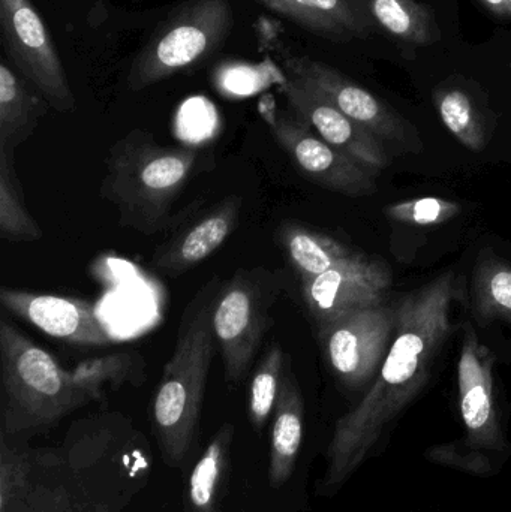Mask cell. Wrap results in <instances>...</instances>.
I'll return each mask as SVG.
<instances>
[{
    "mask_svg": "<svg viewBox=\"0 0 511 512\" xmlns=\"http://www.w3.org/2000/svg\"><path fill=\"white\" fill-rule=\"evenodd\" d=\"M153 463L149 439L119 411L78 418L51 447L0 435V512H123Z\"/></svg>",
    "mask_w": 511,
    "mask_h": 512,
    "instance_id": "1",
    "label": "cell"
},
{
    "mask_svg": "<svg viewBox=\"0 0 511 512\" xmlns=\"http://www.w3.org/2000/svg\"><path fill=\"white\" fill-rule=\"evenodd\" d=\"M456 280L453 271H446L396 304L395 334L389 351L374 384L336 423L318 495L339 492L428 381L435 357L455 328L452 306L458 295Z\"/></svg>",
    "mask_w": 511,
    "mask_h": 512,
    "instance_id": "2",
    "label": "cell"
},
{
    "mask_svg": "<svg viewBox=\"0 0 511 512\" xmlns=\"http://www.w3.org/2000/svg\"><path fill=\"white\" fill-rule=\"evenodd\" d=\"M221 285L213 277L188 304L173 354L150 403V426L167 468L186 469L197 456L201 412L215 355L212 313Z\"/></svg>",
    "mask_w": 511,
    "mask_h": 512,
    "instance_id": "3",
    "label": "cell"
},
{
    "mask_svg": "<svg viewBox=\"0 0 511 512\" xmlns=\"http://www.w3.org/2000/svg\"><path fill=\"white\" fill-rule=\"evenodd\" d=\"M198 150L165 146L150 132L132 129L111 146L99 194L114 206L119 222L140 234L173 224V207L191 180Z\"/></svg>",
    "mask_w": 511,
    "mask_h": 512,
    "instance_id": "4",
    "label": "cell"
},
{
    "mask_svg": "<svg viewBox=\"0 0 511 512\" xmlns=\"http://www.w3.org/2000/svg\"><path fill=\"white\" fill-rule=\"evenodd\" d=\"M92 403L50 352L17 325L0 321V435L30 439L44 435Z\"/></svg>",
    "mask_w": 511,
    "mask_h": 512,
    "instance_id": "5",
    "label": "cell"
},
{
    "mask_svg": "<svg viewBox=\"0 0 511 512\" xmlns=\"http://www.w3.org/2000/svg\"><path fill=\"white\" fill-rule=\"evenodd\" d=\"M495 355L482 345L473 325H465L458 361L459 409L465 438L437 445L426 453L431 462L476 475L497 471L510 456L494 393Z\"/></svg>",
    "mask_w": 511,
    "mask_h": 512,
    "instance_id": "6",
    "label": "cell"
},
{
    "mask_svg": "<svg viewBox=\"0 0 511 512\" xmlns=\"http://www.w3.org/2000/svg\"><path fill=\"white\" fill-rule=\"evenodd\" d=\"M230 0H189L141 48L129 69L128 89L140 92L206 60L233 30Z\"/></svg>",
    "mask_w": 511,
    "mask_h": 512,
    "instance_id": "7",
    "label": "cell"
},
{
    "mask_svg": "<svg viewBox=\"0 0 511 512\" xmlns=\"http://www.w3.org/2000/svg\"><path fill=\"white\" fill-rule=\"evenodd\" d=\"M279 294L278 279L264 268H239L221 286L212 322L221 351L225 382L237 387L245 381L272 327L270 315Z\"/></svg>",
    "mask_w": 511,
    "mask_h": 512,
    "instance_id": "8",
    "label": "cell"
},
{
    "mask_svg": "<svg viewBox=\"0 0 511 512\" xmlns=\"http://www.w3.org/2000/svg\"><path fill=\"white\" fill-rule=\"evenodd\" d=\"M258 114L303 176L348 197L374 194L377 174L330 146L294 111L282 110L272 95L261 96Z\"/></svg>",
    "mask_w": 511,
    "mask_h": 512,
    "instance_id": "9",
    "label": "cell"
},
{
    "mask_svg": "<svg viewBox=\"0 0 511 512\" xmlns=\"http://www.w3.org/2000/svg\"><path fill=\"white\" fill-rule=\"evenodd\" d=\"M0 38L9 62L53 110H75V95L60 54L32 0H0Z\"/></svg>",
    "mask_w": 511,
    "mask_h": 512,
    "instance_id": "10",
    "label": "cell"
},
{
    "mask_svg": "<svg viewBox=\"0 0 511 512\" xmlns=\"http://www.w3.org/2000/svg\"><path fill=\"white\" fill-rule=\"evenodd\" d=\"M396 327V306L354 310L318 330L324 355L348 390H360L377 376Z\"/></svg>",
    "mask_w": 511,
    "mask_h": 512,
    "instance_id": "11",
    "label": "cell"
},
{
    "mask_svg": "<svg viewBox=\"0 0 511 512\" xmlns=\"http://www.w3.org/2000/svg\"><path fill=\"white\" fill-rule=\"evenodd\" d=\"M266 50L275 54L282 71L317 90L330 104L354 122L365 126L375 137L398 143L407 141V122L380 98L345 77L338 69L311 57L293 53L275 36L266 41Z\"/></svg>",
    "mask_w": 511,
    "mask_h": 512,
    "instance_id": "12",
    "label": "cell"
},
{
    "mask_svg": "<svg viewBox=\"0 0 511 512\" xmlns=\"http://www.w3.org/2000/svg\"><path fill=\"white\" fill-rule=\"evenodd\" d=\"M300 282L303 300L320 330L354 310L384 304L392 271L380 259L353 252L326 273Z\"/></svg>",
    "mask_w": 511,
    "mask_h": 512,
    "instance_id": "13",
    "label": "cell"
},
{
    "mask_svg": "<svg viewBox=\"0 0 511 512\" xmlns=\"http://www.w3.org/2000/svg\"><path fill=\"white\" fill-rule=\"evenodd\" d=\"M278 69V68H276ZM278 74V86L291 110L305 120L324 141L378 174L389 167L390 158L380 138L365 126L345 116L335 105L299 78L284 71Z\"/></svg>",
    "mask_w": 511,
    "mask_h": 512,
    "instance_id": "14",
    "label": "cell"
},
{
    "mask_svg": "<svg viewBox=\"0 0 511 512\" xmlns=\"http://www.w3.org/2000/svg\"><path fill=\"white\" fill-rule=\"evenodd\" d=\"M0 303L12 315L62 342L80 346H108L113 342L95 307L87 301L3 286Z\"/></svg>",
    "mask_w": 511,
    "mask_h": 512,
    "instance_id": "15",
    "label": "cell"
},
{
    "mask_svg": "<svg viewBox=\"0 0 511 512\" xmlns=\"http://www.w3.org/2000/svg\"><path fill=\"white\" fill-rule=\"evenodd\" d=\"M242 210L240 195H230L219 201L159 249L153 255L150 267L173 277L188 273L230 239L239 225Z\"/></svg>",
    "mask_w": 511,
    "mask_h": 512,
    "instance_id": "16",
    "label": "cell"
},
{
    "mask_svg": "<svg viewBox=\"0 0 511 512\" xmlns=\"http://www.w3.org/2000/svg\"><path fill=\"white\" fill-rule=\"evenodd\" d=\"M236 426L225 421L189 465L183 492V512H224Z\"/></svg>",
    "mask_w": 511,
    "mask_h": 512,
    "instance_id": "17",
    "label": "cell"
},
{
    "mask_svg": "<svg viewBox=\"0 0 511 512\" xmlns=\"http://www.w3.org/2000/svg\"><path fill=\"white\" fill-rule=\"evenodd\" d=\"M305 435V400L291 361L285 366L281 391L272 417L269 450V484L281 489L293 477Z\"/></svg>",
    "mask_w": 511,
    "mask_h": 512,
    "instance_id": "18",
    "label": "cell"
},
{
    "mask_svg": "<svg viewBox=\"0 0 511 512\" xmlns=\"http://www.w3.org/2000/svg\"><path fill=\"white\" fill-rule=\"evenodd\" d=\"M41 92L9 66L0 62V147L17 150L29 140L50 110Z\"/></svg>",
    "mask_w": 511,
    "mask_h": 512,
    "instance_id": "19",
    "label": "cell"
},
{
    "mask_svg": "<svg viewBox=\"0 0 511 512\" xmlns=\"http://www.w3.org/2000/svg\"><path fill=\"white\" fill-rule=\"evenodd\" d=\"M279 242L300 280L320 276L353 254L344 243L291 222L279 228Z\"/></svg>",
    "mask_w": 511,
    "mask_h": 512,
    "instance_id": "20",
    "label": "cell"
},
{
    "mask_svg": "<svg viewBox=\"0 0 511 512\" xmlns=\"http://www.w3.org/2000/svg\"><path fill=\"white\" fill-rule=\"evenodd\" d=\"M71 372L90 400L101 402L107 388L116 391L123 385L141 387L146 382V361L135 351L116 352L81 361Z\"/></svg>",
    "mask_w": 511,
    "mask_h": 512,
    "instance_id": "21",
    "label": "cell"
},
{
    "mask_svg": "<svg viewBox=\"0 0 511 512\" xmlns=\"http://www.w3.org/2000/svg\"><path fill=\"white\" fill-rule=\"evenodd\" d=\"M471 298L477 319H500L511 327V264L483 249L474 270Z\"/></svg>",
    "mask_w": 511,
    "mask_h": 512,
    "instance_id": "22",
    "label": "cell"
},
{
    "mask_svg": "<svg viewBox=\"0 0 511 512\" xmlns=\"http://www.w3.org/2000/svg\"><path fill=\"white\" fill-rule=\"evenodd\" d=\"M14 153L0 147V237L9 243L38 242L42 230L24 201Z\"/></svg>",
    "mask_w": 511,
    "mask_h": 512,
    "instance_id": "23",
    "label": "cell"
},
{
    "mask_svg": "<svg viewBox=\"0 0 511 512\" xmlns=\"http://www.w3.org/2000/svg\"><path fill=\"white\" fill-rule=\"evenodd\" d=\"M378 23L396 38L428 45L440 38V30L428 6L417 0H371Z\"/></svg>",
    "mask_w": 511,
    "mask_h": 512,
    "instance_id": "24",
    "label": "cell"
},
{
    "mask_svg": "<svg viewBox=\"0 0 511 512\" xmlns=\"http://www.w3.org/2000/svg\"><path fill=\"white\" fill-rule=\"evenodd\" d=\"M288 360L282 346L273 342L255 367L248 394L249 423L255 432H263L273 417Z\"/></svg>",
    "mask_w": 511,
    "mask_h": 512,
    "instance_id": "25",
    "label": "cell"
},
{
    "mask_svg": "<svg viewBox=\"0 0 511 512\" xmlns=\"http://www.w3.org/2000/svg\"><path fill=\"white\" fill-rule=\"evenodd\" d=\"M438 114L453 137L471 152L485 149L486 129L471 96L458 87H441L434 95Z\"/></svg>",
    "mask_w": 511,
    "mask_h": 512,
    "instance_id": "26",
    "label": "cell"
},
{
    "mask_svg": "<svg viewBox=\"0 0 511 512\" xmlns=\"http://www.w3.org/2000/svg\"><path fill=\"white\" fill-rule=\"evenodd\" d=\"M384 212L387 218L401 224L431 227L452 221L462 212V207L461 204L443 198L425 197L392 204Z\"/></svg>",
    "mask_w": 511,
    "mask_h": 512,
    "instance_id": "27",
    "label": "cell"
},
{
    "mask_svg": "<svg viewBox=\"0 0 511 512\" xmlns=\"http://www.w3.org/2000/svg\"><path fill=\"white\" fill-rule=\"evenodd\" d=\"M326 30L327 38H350L359 30V21L348 0H296Z\"/></svg>",
    "mask_w": 511,
    "mask_h": 512,
    "instance_id": "28",
    "label": "cell"
},
{
    "mask_svg": "<svg viewBox=\"0 0 511 512\" xmlns=\"http://www.w3.org/2000/svg\"><path fill=\"white\" fill-rule=\"evenodd\" d=\"M258 2L263 3L270 11L288 18L297 26L303 27V29L315 33V35L327 36L324 27L305 9L300 8L296 0H258Z\"/></svg>",
    "mask_w": 511,
    "mask_h": 512,
    "instance_id": "29",
    "label": "cell"
},
{
    "mask_svg": "<svg viewBox=\"0 0 511 512\" xmlns=\"http://www.w3.org/2000/svg\"><path fill=\"white\" fill-rule=\"evenodd\" d=\"M492 14L500 18L511 17L510 6L507 0H480Z\"/></svg>",
    "mask_w": 511,
    "mask_h": 512,
    "instance_id": "30",
    "label": "cell"
},
{
    "mask_svg": "<svg viewBox=\"0 0 511 512\" xmlns=\"http://www.w3.org/2000/svg\"><path fill=\"white\" fill-rule=\"evenodd\" d=\"M507 2H509V6H510V14H511V0H507Z\"/></svg>",
    "mask_w": 511,
    "mask_h": 512,
    "instance_id": "31",
    "label": "cell"
}]
</instances>
